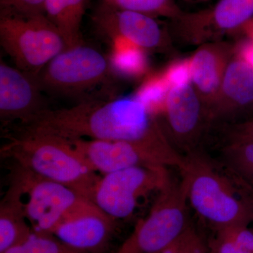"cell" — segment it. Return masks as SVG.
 <instances>
[{
	"instance_id": "9",
	"label": "cell",
	"mask_w": 253,
	"mask_h": 253,
	"mask_svg": "<svg viewBox=\"0 0 253 253\" xmlns=\"http://www.w3.org/2000/svg\"><path fill=\"white\" fill-rule=\"evenodd\" d=\"M70 141L93 171L108 174L135 166H174L181 169L185 158L174 150L126 142L76 139Z\"/></svg>"
},
{
	"instance_id": "16",
	"label": "cell",
	"mask_w": 253,
	"mask_h": 253,
	"mask_svg": "<svg viewBox=\"0 0 253 253\" xmlns=\"http://www.w3.org/2000/svg\"><path fill=\"white\" fill-rule=\"evenodd\" d=\"M253 105V69L234 55L208 111V120L211 121L234 115L251 109Z\"/></svg>"
},
{
	"instance_id": "11",
	"label": "cell",
	"mask_w": 253,
	"mask_h": 253,
	"mask_svg": "<svg viewBox=\"0 0 253 253\" xmlns=\"http://www.w3.org/2000/svg\"><path fill=\"white\" fill-rule=\"evenodd\" d=\"M96 28L115 42H124L145 51H168L170 38L154 18L113 7L105 2L93 17Z\"/></svg>"
},
{
	"instance_id": "8",
	"label": "cell",
	"mask_w": 253,
	"mask_h": 253,
	"mask_svg": "<svg viewBox=\"0 0 253 253\" xmlns=\"http://www.w3.org/2000/svg\"><path fill=\"white\" fill-rule=\"evenodd\" d=\"M170 182L163 166L126 168L101 176L92 202L114 220L126 219L135 211L139 198L161 191Z\"/></svg>"
},
{
	"instance_id": "5",
	"label": "cell",
	"mask_w": 253,
	"mask_h": 253,
	"mask_svg": "<svg viewBox=\"0 0 253 253\" xmlns=\"http://www.w3.org/2000/svg\"><path fill=\"white\" fill-rule=\"evenodd\" d=\"M0 44L16 67L36 77L66 49L62 37L44 14L1 12Z\"/></svg>"
},
{
	"instance_id": "27",
	"label": "cell",
	"mask_w": 253,
	"mask_h": 253,
	"mask_svg": "<svg viewBox=\"0 0 253 253\" xmlns=\"http://www.w3.org/2000/svg\"><path fill=\"white\" fill-rule=\"evenodd\" d=\"M201 244L199 236L189 226L179 239L161 253H190Z\"/></svg>"
},
{
	"instance_id": "19",
	"label": "cell",
	"mask_w": 253,
	"mask_h": 253,
	"mask_svg": "<svg viewBox=\"0 0 253 253\" xmlns=\"http://www.w3.org/2000/svg\"><path fill=\"white\" fill-rule=\"evenodd\" d=\"M115 44L114 51L109 60L112 71L129 78L140 77L146 72V51L124 42H116Z\"/></svg>"
},
{
	"instance_id": "14",
	"label": "cell",
	"mask_w": 253,
	"mask_h": 253,
	"mask_svg": "<svg viewBox=\"0 0 253 253\" xmlns=\"http://www.w3.org/2000/svg\"><path fill=\"white\" fill-rule=\"evenodd\" d=\"M234 56V44L219 41L205 43L190 57L191 84L208 113L219 90L228 65Z\"/></svg>"
},
{
	"instance_id": "12",
	"label": "cell",
	"mask_w": 253,
	"mask_h": 253,
	"mask_svg": "<svg viewBox=\"0 0 253 253\" xmlns=\"http://www.w3.org/2000/svg\"><path fill=\"white\" fill-rule=\"evenodd\" d=\"M38 79L17 67L0 63V117L4 123L27 126L49 109Z\"/></svg>"
},
{
	"instance_id": "32",
	"label": "cell",
	"mask_w": 253,
	"mask_h": 253,
	"mask_svg": "<svg viewBox=\"0 0 253 253\" xmlns=\"http://www.w3.org/2000/svg\"><path fill=\"white\" fill-rule=\"evenodd\" d=\"M190 253H205L204 247H203V244H201L196 248L193 250Z\"/></svg>"
},
{
	"instance_id": "3",
	"label": "cell",
	"mask_w": 253,
	"mask_h": 253,
	"mask_svg": "<svg viewBox=\"0 0 253 253\" xmlns=\"http://www.w3.org/2000/svg\"><path fill=\"white\" fill-rule=\"evenodd\" d=\"M5 196L17 205L35 232L49 234L65 219L91 203L71 188L16 165Z\"/></svg>"
},
{
	"instance_id": "18",
	"label": "cell",
	"mask_w": 253,
	"mask_h": 253,
	"mask_svg": "<svg viewBox=\"0 0 253 253\" xmlns=\"http://www.w3.org/2000/svg\"><path fill=\"white\" fill-rule=\"evenodd\" d=\"M33 231L17 205L4 196L0 204V253L23 244Z\"/></svg>"
},
{
	"instance_id": "35",
	"label": "cell",
	"mask_w": 253,
	"mask_h": 253,
	"mask_svg": "<svg viewBox=\"0 0 253 253\" xmlns=\"http://www.w3.org/2000/svg\"></svg>"
},
{
	"instance_id": "25",
	"label": "cell",
	"mask_w": 253,
	"mask_h": 253,
	"mask_svg": "<svg viewBox=\"0 0 253 253\" xmlns=\"http://www.w3.org/2000/svg\"><path fill=\"white\" fill-rule=\"evenodd\" d=\"M46 0H0L1 12L19 15L44 14Z\"/></svg>"
},
{
	"instance_id": "36",
	"label": "cell",
	"mask_w": 253,
	"mask_h": 253,
	"mask_svg": "<svg viewBox=\"0 0 253 253\" xmlns=\"http://www.w3.org/2000/svg\"></svg>"
},
{
	"instance_id": "23",
	"label": "cell",
	"mask_w": 253,
	"mask_h": 253,
	"mask_svg": "<svg viewBox=\"0 0 253 253\" xmlns=\"http://www.w3.org/2000/svg\"><path fill=\"white\" fill-rule=\"evenodd\" d=\"M224 154L231 166L239 174L253 179V142L230 141Z\"/></svg>"
},
{
	"instance_id": "30",
	"label": "cell",
	"mask_w": 253,
	"mask_h": 253,
	"mask_svg": "<svg viewBox=\"0 0 253 253\" xmlns=\"http://www.w3.org/2000/svg\"><path fill=\"white\" fill-rule=\"evenodd\" d=\"M212 253H251L238 245L234 244L230 240L225 239L218 235L217 241L214 243Z\"/></svg>"
},
{
	"instance_id": "33",
	"label": "cell",
	"mask_w": 253,
	"mask_h": 253,
	"mask_svg": "<svg viewBox=\"0 0 253 253\" xmlns=\"http://www.w3.org/2000/svg\"><path fill=\"white\" fill-rule=\"evenodd\" d=\"M188 3H192V4H197V3L207 2V1H212V0H183Z\"/></svg>"
},
{
	"instance_id": "21",
	"label": "cell",
	"mask_w": 253,
	"mask_h": 253,
	"mask_svg": "<svg viewBox=\"0 0 253 253\" xmlns=\"http://www.w3.org/2000/svg\"><path fill=\"white\" fill-rule=\"evenodd\" d=\"M171 87L162 73L151 75L136 92V96L156 116L163 114Z\"/></svg>"
},
{
	"instance_id": "15",
	"label": "cell",
	"mask_w": 253,
	"mask_h": 253,
	"mask_svg": "<svg viewBox=\"0 0 253 253\" xmlns=\"http://www.w3.org/2000/svg\"><path fill=\"white\" fill-rule=\"evenodd\" d=\"M163 115L174 138L189 144L199 136L206 121L207 111L192 84L171 88Z\"/></svg>"
},
{
	"instance_id": "4",
	"label": "cell",
	"mask_w": 253,
	"mask_h": 253,
	"mask_svg": "<svg viewBox=\"0 0 253 253\" xmlns=\"http://www.w3.org/2000/svg\"><path fill=\"white\" fill-rule=\"evenodd\" d=\"M188 200L196 212L217 230L253 221L251 203L239 199L224 178L200 158L186 159L181 168Z\"/></svg>"
},
{
	"instance_id": "1",
	"label": "cell",
	"mask_w": 253,
	"mask_h": 253,
	"mask_svg": "<svg viewBox=\"0 0 253 253\" xmlns=\"http://www.w3.org/2000/svg\"><path fill=\"white\" fill-rule=\"evenodd\" d=\"M19 129L44 131L68 140L126 141L161 149L172 148L156 116L135 94L109 99L89 97L71 108L49 109Z\"/></svg>"
},
{
	"instance_id": "17",
	"label": "cell",
	"mask_w": 253,
	"mask_h": 253,
	"mask_svg": "<svg viewBox=\"0 0 253 253\" xmlns=\"http://www.w3.org/2000/svg\"><path fill=\"white\" fill-rule=\"evenodd\" d=\"M85 4L86 0H46L44 16L59 31L66 48L84 42L81 25Z\"/></svg>"
},
{
	"instance_id": "29",
	"label": "cell",
	"mask_w": 253,
	"mask_h": 253,
	"mask_svg": "<svg viewBox=\"0 0 253 253\" xmlns=\"http://www.w3.org/2000/svg\"><path fill=\"white\" fill-rule=\"evenodd\" d=\"M234 55L253 69V41L249 38L234 44Z\"/></svg>"
},
{
	"instance_id": "22",
	"label": "cell",
	"mask_w": 253,
	"mask_h": 253,
	"mask_svg": "<svg viewBox=\"0 0 253 253\" xmlns=\"http://www.w3.org/2000/svg\"><path fill=\"white\" fill-rule=\"evenodd\" d=\"M3 253H86L70 247L52 234L35 232L25 242Z\"/></svg>"
},
{
	"instance_id": "6",
	"label": "cell",
	"mask_w": 253,
	"mask_h": 253,
	"mask_svg": "<svg viewBox=\"0 0 253 253\" xmlns=\"http://www.w3.org/2000/svg\"><path fill=\"white\" fill-rule=\"evenodd\" d=\"M187 182L171 181L160 191L149 214L137 223L116 253H161L179 239L189 226L186 221Z\"/></svg>"
},
{
	"instance_id": "26",
	"label": "cell",
	"mask_w": 253,
	"mask_h": 253,
	"mask_svg": "<svg viewBox=\"0 0 253 253\" xmlns=\"http://www.w3.org/2000/svg\"><path fill=\"white\" fill-rule=\"evenodd\" d=\"M218 235L230 240L243 249L253 253V231L246 225H235L218 231Z\"/></svg>"
},
{
	"instance_id": "20",
	"label": "cell",
	"mask_w": 253,
	"mask_h": 253,
	"mask_svg": "<svg viewBox=\"0 0 253 253\" xmlns=\"http://www.w3.org/2000/svg\"><path fill=\"white\" fill-rule=\"evenodd\" d=\"M105 2L116 9L171 21L177 19L184 12L175 0H105Z\"/></svg>"
},
{
	"instance_id": "28",
	"label": "cell",
	"mask_w": 253,
	"mask_h": 253,
	"mask_svg": "<svg viewBox=\"0 0 253 253\" xmlns=\"http://www.w3.org/2000/svg\"><path fill=\"white\" fill-rule=\"evenodd\" d=\"M230 141L253 142V119L238 123L230 128Z\"/></svg>"
},
{
	"instance_id": "2",
	"label": "cell",
	"mask_w": 253,
	"mask_h": 253,
	"mask_svg": "<svg viewBox=\"0 0 253 253\" xmlns=\"http://www.w3.org/2000/svg\"><path fill=\"white\" fill-rule=\"evenodd\" d=\"M16 131L1 148L2 157L37 175L68 186L92 202L101 176L88 166L69 141L44 131Z\"/></svg>"
},
{
	"instance_id": "34",
	"label": "cell",
	"mask_w": 253,
	"mask_h": 253,
	"mask_svg": "<svg viewBox=\"0 0 253 253\" xmlns=\"http://www.w3.org/2000/svg\"><path fill=\"white\" fill-rule=\"evenodd\" d=\"M251 109H252L253 110V105L252 107H251Z\"/></svg>"
},
{
	"instance_id": "7",
	"label": "cell",
	"mask_w": 253,
	"mask_h": 253,
	"mask_svg": "<svg viewBox=\"0 0 253 253\" xmlns=\"http://www.w3.org/2000/svg\"><path fill=\"white\" fill-rule=\"evenodd\" d=\"M111 72L109 60L96 48L83 42L55 56L37 79L43 91L78 96L104 83Z\"/></svg>"
},
{
	"instance_id": "13",
	"label": "cell",
	"mask_w": 253,
	"mask_h": 253,
	"mask_svg": "<svg viewBox=\"0 0 253 253\" xmlns=\"http://www.w3.org/2000/svg\"><path fill=\"white\" fill-rule=\"evenodd\" d=\"M115 221L91 202L60 223L52 235L78 251L102 253L112 238Z\"/></svg>"
},
{
	"instance_id": "31",
	"label": "cell",
	"mask_w": 253,
	"mask_h": 253,
	"mask_svg": "<svg viewBox=\"0 0 253 253\" xmlns=\"http://www.w3.org/2000/svg\"><path fill=\"white\" fill-rule=\"evenodd\" d=\"M239 33H244L246 38H249L253 41V18L247 23H245L240 29Z\"/></svg>"
},
{
	"instance_id": "24",
	"label": "cell",
	"mask_w": 253,
	"mask_h": 253,
	"mask_svg": "<svg viewBox=\"0 0 253 253\" xmlns=\"http://www.w3.org/2000/svg\"><path fill=\"white\" fill-rule=\"evenodd\" d=\"M161 73L171 88L191 84L190 57L172 61Z\"/></svg>"
},
{
	"instance_id": "10",
	"label": "cell",
	"mask_w": 253,
	"mask_h": 253,
	"mask_svg": "<svg viewBox=\"0 0 253 253\" xmlns=\"http://www.w3.org/2000/svg\"><path fill=\"white\" fill-rule=\"evenodd\" d=\"M253 18V0H217L211 7L184 11L172 21L174 33L181 41L199 46L239 33Z\"/></svg>"
}]
</instances>
